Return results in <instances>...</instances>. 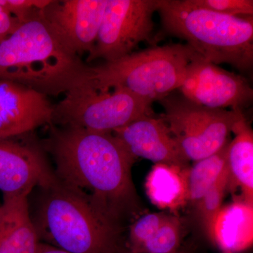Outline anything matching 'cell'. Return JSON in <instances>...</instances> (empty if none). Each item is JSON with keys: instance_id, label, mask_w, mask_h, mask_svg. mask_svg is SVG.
<instances>
[{"instance_id": "6da1fadb", "label": "cell", "mask_w": 253, "mask_h": 253, "mask_svg": "<svg viewBox=\"0 0 253 253\" xmlns=\"http://www.w3.org/2000/svg\"><path fill=\"white\" fill-rule=\"evenodd\" d=\"M44 146L54 158L57 179L110 220L122 226L142 214L131 176L137 158L113 133L51 126Z\"/></svg>"}, {"instance_id": "7a4b0ae2", "label": "cell", "mask_w": 253, "mask_h": 253, "mask_svg": "<svg viewBox=\"0 0 253 253\" xmlns=\"http://www.w3.org/2000/svg\"><path fill=\"white\" fill-rule=\"evenodd\" d=\"M88 68L42 10L0 42V81L19 83L46 96L85 83Z\"/></svg>"}, {"instance_id": "3957f363", "label": "cell", "mask_w": 253, "mask_h": 253, "mask_svg": "<svg viewBox=\"0 0 253 253\" xmlns=\"http://www.w3.org/2000/svg\"><path fill=\"white\" fill-rule=\"evenodd\" d=\"M157 11L165 31L185 41L206 61L241 71L252 69L253 17L219 14L191 0H158Z\"/></svg>"}, {"instance_id": "277c9868", "label": "cell", "mask_w": 253, "mask_h": 253, "mask_svg": "<svg viewBox=\"0 0 253 253\" xmlns=\"http://www.w3.org/2000/svg\"><path fill=\"white\" fill-rule=\"evenodd\" d=\"M41 191L34 224L40 238L70 253H118L122 226L58 179Z\"/></svg>"}, {"instance_id": "5b68a950", "label": "cell", "mask_w": 253, "mask_h": 253, "mask_svg": "<svg viewBox=\"0 0 253 253\" xmlns=\"http://www.w3.org/2000/svg\"><path fill=\"white\" fill-rule=\"evenodd\" d=\"M198 56L186 44L154 46L116 61L89 66L86 83L102 91L123 88L155 102L180 88Z\"/></svg>"}, {"instance_id": "8992f818", "label": "cell", "mask_w": 253, "mask_h": 253, "mask_svg": "<svg viewBox=\"0 0 253 253\" xmlns=\"http://www.w3.org/2000/svg\"><path fill=\"white\" fill-rule=\"evenodd\" d=\"M64 94L53 105L51 126L112 133L143 116H154V101L123 88L102 91L84 83Z\"/></svg>"}, {"instance_id": "52a82bcc", "label": "cell", "mask_w": 253, "mask_h": 253, "mask_svg": "<svg viewBox=\"0 0 253 253\" xmlns=\"http://www.w3.org/2000/svg\"><path fill=\"white\" fill-rule=\"evenodd\" d=\"M158 101L164 109L161 117L183 154L194 162L214 154L224 146L243 112L205 107L183 96L172 94Z\"/></svg>"}, {"instance_id": "ba28073f", "label": "cell", "mask_w": 253, "mask_h": 253, "mask_svg": "<svg viewBox=\"0 0 253 253\" xmlns=\"http://www.w3.org/2000/svg\"><path fill=\"white\" fill-rule=\"evenodd\" d=\"M157 3L158 0H108L86 62L99 59L116 61L134 52L140 43L152 41Z\"/></svg>"}, {"instance_id": "9c48e42d", "label": "cell", "mask_w": 253, "mask_h": 253, "mask_svg": "<svg viewBox=\"0 0 253 253\" xmlns=\"http://www.w3.org/2000/svg\"><path fill=\"white\" fill-rule=\"evenodd\" d=\"M179 89L186 99L211 109L242 111L253 99V88L246 78L208 62L200 55L190 65Z\"/></svg>"}, {"instance_id": "30bf717a", "label": "cell", "mask_w": 253, "mask_h": 253, "mask_svg": "<svg viewBox=\"0 0 253 253\" xmlns=\"http://www.w3.org/2000/svg\"><path fill=\"white\" fill-rule=\"evenodd\" d=\"M15 137L0 139V191L3 195H30L36 187L42 189L53 184L57 177L41 145Z\"/></svg>"}, {"instance_id": "8fae6325", "label": "cell", "mask_w": 253, "mask_h": 253, "mask_svg": "<svg viewBox=\"0 0 253 253\" xmlns=\"http://www.w3.org/2000/svg\"><path fill=\"white\" fill-rule=\"evenodd\" d=\"M108 0H50L42 14L79 55L94 47Z\"/></svg>"}, {"instance_id": "7c38bea8", "label": "cell", "mask_w": 253, "mask_h": 253, "mask_svg": "<svg viewBox=\"0 0 253 253\" xmlns=\"http://www.w3.org/2000/svg\"><path fill=\"white\" fill-rule=\"evenodd\" d=\"M46 95L19 83L0 81V139L29 134L52 123Z\"/></svg>"}, {"instance_id": "4fadbf2b", "label": "cell", "mask_w": 253, "mask_h": 253, "mask_svg": "<svg viewBox=\"0 0 253 253\" xmlns=\"http://www.w3.org/2000/svg\"><path fill=\"white\" fill-rule=\"evenodd\" d=\"M113 132L136 158L182 169L190 167V161L183 154L162 117L143 116Z\"/></svg>"}, {"instance_id": "5bb4252c", "label": "cell", "mask_w": 253, "mask_h": 253, "mask_svg": "<svg viewBox=\"0 0 253 253\" xmlns=\"http://www.w3.org/2000/svg\"><path fill=\"white\" fill-rule=\"evenodd\" d=\"M28 194L3 195L0 206V253H38L40 237Z\"/></svg>"}, {"instance_id": "9a60e30c", "label": "cell", "mask_w": 253, "mask_h": 253, "mask_svg": "<svg viewBox=\"0 0 253 253\" xmlns=\"http://www.w3.org/2000/svg\"><path fill=\"white\" fill-rule=\"evenodd\" d=\"M253 205L238 198L222 206L207 237L217 249L241 253L253 245Z\"/></svg>"}, {"instance_id": "2e32d148", "label": "cell", "mask_w": 253, "mask_h": 253, "mask_svg": "<svg viewBox=\"0 0 253 253\" xmlns=\"http://www.w3.org/2000/svg\"><path fill=\"white\" fill-rule=\"evenodd\" d=\"M231 132L235 137L227 151L229 189L239 188V199L253 205V131L244 113L234 125Z\"/></svg>"}, {"instance_id": "e0dca14e", "label": "cell", "mask_w": 253, "mask_h": 253, "mask_svg": "<svg viewBox=\"0 0 253 253\" xmlns=\"http://www.w3.org/2000/svg\"><path fill=\"white\" fill-rule=\"evenodd\" d=\"M186 169L156 163L146 177L145 188L151 202L161 209L175 211L187 204Z\"/></svg>"}, {"instance_id": "ac0fdd59", "label": "cell", "mask_w": 253, "mask_h": 253, "mask_svg": "<svg viewBox=\"0 0 253 253\" xmlns=\"http://www.w3.org/2000/svg\"><path fill=\"white\" fill-rule=\"evenodd\" d=\"M229 142L214 154L194 162L186 170L187 204L193 207L227 172Z\"/></svg>"}, {"instance_id": "d6986e66", "label": "cell", "mask_w": 253, "mask_h": 253, "mask_svg": "<svg viewBox=\"0 0 253 253\" xmlns=\"http://www.w3.org/2000/svg\"><path fill=\"white\" fill-rule=\"evenodd\" d=\"M185 230L183 221L169 214L154 236L146 242L139 253H173L183 246Z\"/></svg>"}, {"instance_id": "ffe728a7", "label": "cell", "mask_w": 253, "mask_h": 253, "mask_svg": "<svg viewBox=\"0 0 253 253\" xmlns=\"http://www.w3.org/2000/svg\"><path fill=\"white\" fill-rule=\"evenodd\" d=\"M229 169L194 206L196 217L206 236L213 221L223 206V200L229 190Z\"/></svg>"}, {"instance_id": "44dd1931", "label": "cell", "mask_w": 253, "mask_h": 253, "mask_svg": "<svg viewBox=\"0 0 253 253\" xmlns=\"http://www.w3.org/2000/svg\"><path fill=\"white\" fill-rule=\"evenodd\" d=\"M169 214L166 212L149 213L139 217L129 229V241L126 247L132 252L139 253L146 242L158 230Z\"/></svg>"}, {"instance_id": "7402d4cb", "label": "cell", "mask_w": 253, "mask_h": 253, "mask_svg": "<svg viewBox=\"0 0 253 253\" xmlns=\"http://www.w3.org/2000/svg\"><path fill=\"white\" fill-rule=\"evenodd\" d=\"M199 7L228 16H253V0H191Z\"/></svg>"}, {"instance_id": "603a6c76", "label": "cell", "mask_w": 253, "mask_h": 253, "mask_svg": "<svg viewBox=\"0 0 253 253\" xmlns=\"http://www.w3.org/2000/svg\"><path fill=\"white\" fill-rule=\"evenodd\" d=\"M50 0H0V4L22 24L34 17Z\"/></svg>"}, {"instance_id": "cb8c5ba5", "label": "cell", "mask_w": 253, "mask_h": 253, "mask_svg": "<svg viewBox=\"0 0 253 253\" xmlns=\"http://www.w3.org/2000/svg\"><path fill=\"white\" fill-rule=\"evenodd\" d=\"M20 25L21 23L0 4V42L12 34Z\"/></svg>"}, {"instance_id": "d4e9b609", "label": "cell", "mask_w": 253, "mask_h": 253, "mask_svg": "<svg viewBox=\"0 0 253 253\" xmlns=\"http://www.w3.org/2000/svg\"><path fill=\"white\" fill-rule=\"evenodd\" d=\"M117 253H136L128 249L126 246H122L118 250ZM173 253H195L194 246L192 245H183L177 251Z\"/></svg>"}, {"instance_id": "484cf974", "label": "cell", "mask_w": 253, "mask_h": 253, "mask_svg": "<svg viewBox=\"0 0 253 253\" xmlns=\"http://www.w3.org/2000/svg\"><path fill=\"white\" fill-rule=\"evenodd\" d=\"M38 253H70L66 252L59 249V248L54 247L51 245L46 244H40L38 248Z\"/></svg>"}, {"instance_id": "4316f807", "label": "cell", "mask_w": 253, "mask_h": 253, "mask_svg": "<svg viewBox=\"0 0 253 253\" xmlns=\"http://www.w3.org/2000/svg\"><path fill=\"white\" fill-rule=\"evenodd\" d=\"M221 253H236L229 252V251H223V252H221Z\"/></svg>"}]
</instances>
